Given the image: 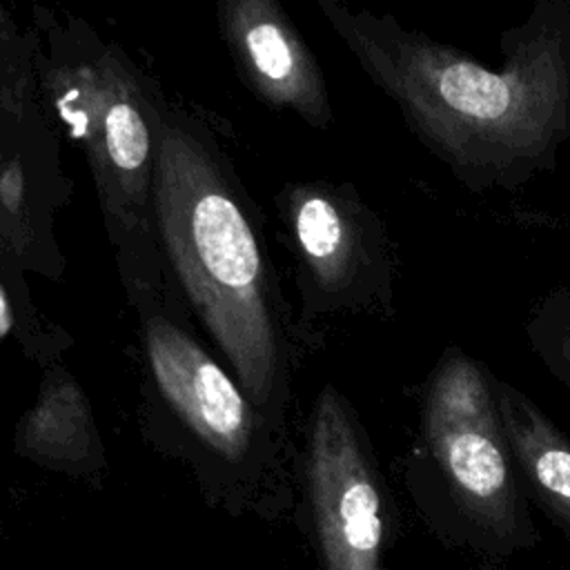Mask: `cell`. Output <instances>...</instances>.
Here are the masks:
<instances>
[{
    "mask_svg": "<svg viewBox=\"0 0 570 570\" xmlns=\"http://www.w3.org/2000/svg\"><path fill=\"white\" fill-rule=\"evenodd\" d=\"M414 138L472 194L517 191L570 138V0H537L499 33L501 67L394 16L318 2Z\"/></svg>",
    "mask_w": 570,
    "mask_h": 570,
    "instance_id": "cell-1",
    "label": "cell"
},
{
    "mask_svg": "<svg viewBox=\"0 0 570 570\" xmlns=\"http://www.w3.org/2000/svg\"><path fill=\"white\" fill-rule=\"evenodd\" d=\"M151 203L171 267L240 390L269 407L283 385V338L261 243L220 167L189 131L158 129Z\"/></svg>",
    "mask_w": 570,
    "mask_h": 570,
    "instance_id": "cell-2",
    "label": "cell"
},
{
    "mask_svg": "<svg viewBox=\"0 0 570 570\" xmlns=\"http://www.w3.org/2000/svg\"><path fill=\"white\" fill-rule=\"evenodd\" d=\"M494 372L448 345L414 390L412 468L472 528L510 543L523 532V479L510 450Z\"/></svg>",
    "mask_w": 570,
    "mask_h": 570,
    "instance_id": "cell-3",
    "label": "cell"
},
{
    "mask_svg": "<svg viewBox=\"0 0 570 570\" xmlns=\"http://www.w3.org/2000/svg\"><path fill=\"white\" fill-rule=\"evenodd\" d=\"M287 218L318 309L394 316V256L387 229L350 183H305Z\"/></svg>",
    "mask_w": 570,
    "mask_h": 570,
    "instance_id": "cell-4",
    "label": "cell"
},
{
    "mask_svg": "<svg viewBox=\"0 0 570 570\" xmlns=\"http://www.w3.org/2000/svg\"><path fill=\"white\" fill-rule=\"evenodd\" d=\"M307 483L327 570H381L385 497L352 403L325 385L314 403Z\"/></svg>",
    "mask_w": 570,
    "mask_h": 570,
    "instance_id": "cell-5",
    "label": "cell"
},
{
    "mask_svg": "<svg viewBox=\"0 0 570 570\" xmlns=\"http://www.w3.org/2000/svg\"><path fill=\"white\" fill-rule=\"evenodd\" d=\"M49 94L94 167L105 207L120 218L138 214L151 191L156 145L127 73L111 56L67 65L49 76Z\"/></svg>",
    "mask_w": 570,
    "mask_h": 570,
    "instance_id": "cell-6",
    "label": "cell"
},
{
    "mask_svg": "<svg viewBox=\"0 0 570 570\" xmlns=\"http://www.w3.org/2000/svg\"><path fill=\"white\" fill-rule=\"evenodd\" d=\"M227 45L254 91L314 127L332 122L323 71L292 20L272 0H229L220 7Z\"/></svg>",
    "mask_w": 570,
    "mask_h": 570,
    "instance_id": "cell-7",
    "label": "cell"
},
{
    "mask_svg": "<svg viewBox=\"0 0 570 570\" xmlns=\"http://www.w3.org/2000/svg\"><path fill=\"white\" fill-rule=\"evenodd\" d=\"M145 343L156 385L171 410L223 456H243L254 416L229 374L167 318L147 321Z\"/></svg>",
    "mask_w": 570,
    "mask_h": 570,
    "instance_id": "cell-8",
    "label": "cell"
},
{
    "mask_svg": "<svg viewBox=\"0 0 570 570\" xmlns=\"http://www.w3.org/2000/svg\"><path fill=\"white\" fill-rule=\"evenodd\" d=\"M494 392L525 490L570 532V439L517 385L494 376Z\"/></svg>",
    "mask_w": 570,
    "mask_h": 570,
    "instance_id": "cell-9",
    "label": "cell"
},
{
    "mask_svg": "<svg viewBox=\"0 0 570 570\" xmlns=\"http://www.w3.org/2000/svg\"><path fill=\"white\" fill-rule=\"evenodd\" d=\"M89 407L69 379H60L42 390L36 407L24 419L20 443L29 454L47 461H78L89 445Z\"/></svg>",
    "mask_w": 570,
    "mask_h": 570,
    "instance_id": "cell-10",
    "label": "cell"
},
{
    "mask_svg": "<svg viewBox=\"0 0 570 570\" xmlns=\"http://www.w3.org/2000/svg\"><path fill=\"white\" fill-rule=\"evenodd\" d=\"M523 334L543 370L570 392V287L546 289L530 307Z\"/></svg>",
    "mask_w": 570,
    "mask_h": 570,
    "instance_id": "cell-11",
    "label": "cell"
}]
</instances>
